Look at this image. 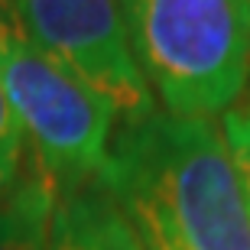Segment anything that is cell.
Returning a JSON list of instances; mask_svg holds the SVG:
<instances>
[{
  "label": "cell",
  "mask_w": 250,
  "mask_h": 250,
  "mask_svg": "<svg viewBox=\"0 0 250 250\" xmlns=\"http://www.w3.org/2000/svg\"><path fill=\"white\" fill-rule=\"evenodd\" d=\"M17 23L111 104L117 124L149 117L156 98L130 52L117 0H0Z\"/></svg>",
  "instance_id": "cell-4"
},
{
  "label": "cell",
  "mask_w": 250,
  "mask_h": 250,
  "mask_svg": "<svg viewBox=\"0 0 250 250\" xmlns=\"http://www.w3.org/2000/svg\"><path fill=\"white\" fill-rule=\"evenodd\" d=\"M140 250H250V198L214 117L121 124L98 176Z\"/></svg>",
  "instance_id": "cell-1"
},
{
  "label": "cell",
  "mask_w": 250,
  "mask_h": 250,
  "mask_svg": "<svg viewBox=\"0 0 250 250\" xmlns=\"http://www.w3.org/2000/svg\"><path fill=\"white\" fill-rule=\"evenodd\" d=\"M59 192L33 153L17 182L0 195V250H49Z\"/></svg>",
  "instance_id": "cell-6"
},
{
  "label": "cell",
  "mask_w": 250,
  "mask_h": 250,
  "mask_svg": "<svg viewBox=\"0 0 250 250\" xmlns=\"http://www.w3.org/2000/svg\"><path fill=\"white\" fill-rule=\"evenodd\" d=\"M49 250H140V244L111 192L94 179L59 198Z\"/></svg>",
  "instance_id": "cell-5"
},
{
  "label": "cell",
  "mask_w": 250,
  "mask_h": 250,
  "mask_svg": "<svg viewBox=\"0 0 250 250\" xmlns=\"http://www.w3.org/2000/svg\"><path fill=\"white\" fill-rule=\"evenodd\" d=\"M0 82L59 198L91 186L107 163L114 111L65 62L42 49L0 3Z\"/></svg>",
  "instance_id": "cell-3"
},
{
  "label": "cell",
  "mask_w": 250,
  "mask_h": 250,
  "mask_svg": "<svg viewBox=\"0 0 250 250\" xmlns=\"http://www.w3.org/2000/svg\"><path fill=\"white\" fill-rule=\"evenodd\" d=\"M23 163H26V137L0 82V195L17 182Z\"/></svg>",
  "instance_id": "cell-7"
},
{
  "label": "cell",
  "mask_w": 250,
  "mask_h": 250,
  "mask_svg": "<svg viewBox=\"0 0 250 250\" xmlns=\"http://www.w3.org/2000/svg\"><path fill=\"white\" fill-rule=\"evenodd\" d=\"M130 52L166 114H228L250 84V0H117Z\"/></svg>",
  "instance_id": "cell-2"
},
{
  "label": "cell",
  "mask_w": 250,
  "mask_h": 250,
  "mask_svg": "<svg viewBox=\"0 0 250 250\" xmlns=\"http://www.w3.org/2000/svg\"><path fill=\"white\" fill-rule=\"evenodd\" d=\"M221 133L228 143V153L234 159V169L241 176V186L250 198V107L234 104L228 114H221Z\"/></svg>",
  "instance_id": "cell-8"
}]
</instances>
